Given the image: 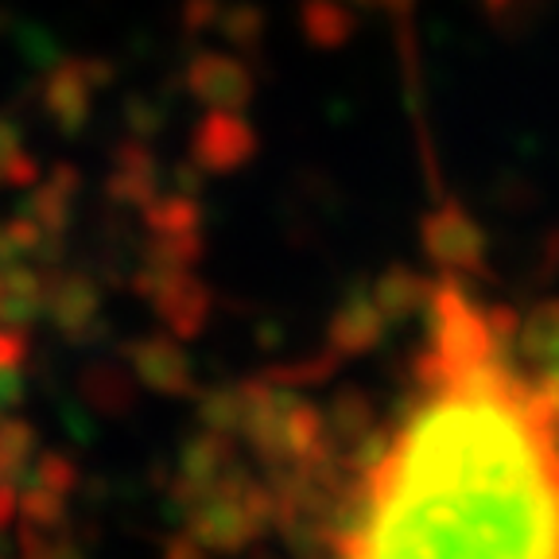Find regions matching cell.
I'll return each mask as SVG.
<instances>
[{
  "label": "cell",
  "instance_id": "1",
  "mask_svg": "<svg viewBox=\"0 0 559 559\" xmlns=\"http://www.w3.org/2000/svg\"><path fill=\"white\" fill-rule=\"evenodd\" d=\"M516 354L528 366V373L559 369V299H544L521 319Z\"/></svg>",
  "mask_w": 559,
  "mask_h": 559
}]
</instances>
